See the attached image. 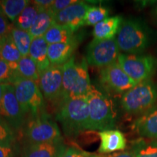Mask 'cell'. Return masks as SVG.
Instances as JSON below:
<instances>
[{"mask_svg":"<svg viewBox=\"0 0 157 157\" xmlns=\"http://www.w3.org/2000/svg\"><path fill=\"white\" fill-rule=\"evenodd\" d=\"M10 34L22 57L29 56L31 44L33 40L29 31L17 29L13 25H11Z\"/></svg>","mask_w":157,"mask_h":157,"instance_id":"23","label":"cell"},{"mask_svg":"<svg viewBox=\"0 0 157 157\" xmlns=\"http://www.w3.org/2000/svg\"><path fill=\"white\" fill-rule=\"evenodd\" d=\"M109 10L101 6H91L84 17V25H95L109 17Z\"/></svg>","mask_w":157,"mask_h":157,"instance_id":"28","label":"cell"},{"mask_svg":"<svg viewBox=\"0 0 157 157\" xmlns=\"http://www.w3.org/2000/svg\"><path fill=\"white\" fill-rule=\"evenodd\" d=\"M23 144L51 142L62 138L56 121L46 112L29 118L23 127Z\"/></svg>","mask_w":157,"mask_h":157,"instance_id":"7","label":"cell"},{"mask_svg":"<svg viewBox=\"0 0 157 157\" xmlns=\"http://www.w3.org/2000/svg\"><path fill=\"white\" fill-rule=\"evenodd\" d=\"M105 157H135V155L132 151H129L117 153V154L110 155V156Z\"/></svg>","mask_w":157,"mask_h":157,"instance_id":"36","label":"cell"},{"mask_svg":"<svg viewBox=\"0 0 157 157\" xmlns=\"http://www.w3.org/2000/svg\"><path fill=\"white\" fill-rule=\"evenodd\" d=\"M92 87L85 58L76 60L75 56H73L63 65V94L60 102L86 96Z\"/></svg>","mask_w":157,"mask_h":157,"instance_id":"3","label":"cell"},{"mask_svg":"<svg viewBox=\"0 0 157 157\" xmlns=\"http://www.w3.org/2000/svg\"><path fill=\"white\" fill-rule=\"evenodd\" d=\"M11 25L9 24L7 17L4 14H0V44L10 34Z\"/></svg>","mask_w":157,"mask_h":157,"instance_id":"33","label":"cell"},{"mask_svg":"<svg viewBox=\"0 0 157 157\" xmlns=\"http://www.w3.org/2000/svg\"><path fill=\"white\" fill-rule=\"evenodd\" d=\"M66 148L63 137L51 142L23 144L21 157H63Z\"/></svg>","mask_w":157,"mask_h":157,"instance_id":"14","label":"cell"},{"mask_svg":"<svg viewBox=\"0 0 157 157\" xmlns=\"http://www.w3.org/2000/svg\"><path fill=\"white\" fill-rule=\"evenodd\" d=\"M54 23V14L50 10L39 12L29 33L33 39L44 36L51 25Z\"/></svg>","mask_w":157,"mask_h":157,"instance_id":"21","label":"cell"},{"mask_svg":"<svg viewBox=\"0 0 157 157\" xmlns=\"http://www.w3.org/2000/svg\"><path fill=\"white\" fill-rule=\"evenodd\" d=\"M21 58L22 56L21 52L17 50L10 34H9L0 44V58L8 63L11 67L17 71V63Z\"/></svg>","mask_w":157,"mask_h":157,"instance_id":"22","label":"cell"},{"mask_svg":"<svg viewBox=\"0 0 157 157\" xmlns=\"http://www.w3.org/2000/svg\"><path fill=\"white\" fill-rule=\"evenodd\" d=\"M5 84L0 83V104H1L2 99L4 90H5Z\"/></svg>","mask_w":157,"mask_h":157,"instance_id":"38","label":"cell"},{"mask_svg":"<svg viewBox=\"0 0 157 157\" xmlns=\"http://www.w3.org/2000/svg\"><path fill=\"white\" fill-rule=\"evenodd\" d=\"M48 45L44 36L33 39L31 44L29 56L36 64L40 74L51 65L48 58Z\"/></svg>","mask_w":157,"mask_h":157,"instance_id":"19","label":"cell"},{"mask_svg":"<svg viewBox=\"0 0 157 157\" xmlns=\"http://www.w3.org/2000/svg\"><path fill=\"white\" fill-rule=\"evenodd\" d=\"M135 128L140 137L145 139L157 140V105L137 119Z\"/></svg>","mask_w":157,"mask_h":157,"instance_id":"17","label":"cell"},{"mask_svg":"<svg viewBox=\"0 0 157 157\" xmlns=\"http://www.w3.org/2000/svg\"><path fill=\"white\" fill-rule=\"evenodd\" d=\"M89 157H105V156H101V155H96V154H92L91 156H89Z\"/></svg>","mask_w":157,"mask_h":157,"instance_id":"39","label":"cell"},{"mask_svg":"<svg viewBox=\"0 0 157 157\" xmlns=\"http://www.w3.org/2000/svg\"><path fill=\"white\" fill-rule=\"evenodd\" d=\"M18 76L16 71L13 69L8 63L0 58V83L12 84Z\"/></svg>","mask_w":157,"mask_h":157,"instance_id":"30","label":"cell"},{"mask_svg":"<svg viewBox=\"0 0 157 157\" xmlns=\"http://www.w3.org/2000/svg\"><path fill=\"white\" fill-rule=\"evenodd\" d=\"M135 157H157V140L139 139L133 143Z\"/></svg>","mask_w":157,"mask_h":157,"instance_id":"26","label":"cell"},{"mask_svg":"<svg viewBox=\"0 0 157 157\" xmlns=\"http://www.w3.org/2000/svg\"><path fill=\"white\" fill-rule=\"evenodd\" d=\"M151 13H152V15L155 18V20L157 21V2H156L154 4V5H153L152 10H151Z\"/></svg>","mask_w":157,"mask_h":157,"instance_id":"37","label":"cell"},{"mask_svg":"<svg viewBox=\"0 0 157 157\" xmlns=\"http://www.w3.org/2000/svg\"><path fill=\"white\" fill-rule=\"evenodd\" d=\"M74 33L75 32L66 27L53 23L45 33L44 38L48 44L66 43L71 42L77 36Z\"/></svg>","mask_w":157,"mask_h":157,"instance_id":"20","label":"cell"},{"mask_svg":"<svg viewBox=\"0 0 157 157\" xmlns=\"http://www.w3.org/2000/svg\"><path fill=\"white\" fill-rule=\"evenodd\" d=\"M30 2L28 0H2L0 5L4 15L13 23Z\"/></svg>","mask_w":157,"mask_h":157,"instance_id":"24","label":"cell"},{"mask_svg":"<svg viewBox=\"0 0 157 157\" xmlns=\"http://www.w3.org/2000/svg\"><path fill=\"white\" fill-rule=\"evenodd\" d=\"M76 2H77L76 0H56V1H54L52 7H50V10L55 15L62 11L63 10L66 9L68 6L73 5Z\"/></svg>","mask_w":157,"mask_h":157,"instance_id":"32","label":"cell"},{"mask_svg":"<svg viewBox=\"0 0 157 157\" xmlns=\"http://www.w3.org/2000/svg\"><path fill=\"white\" fill-rule=\"evenodd\" d=\"M80 38L82 37L77 36L69 42L49 44L48 53L50 64L63 66L68 61L77 49L80 43Z\"/></svg>","mask_w":157,"mask_h":157,"instance_id":"15","label":"cell"},{"mask_svg":"<svg viewBox=\"0 0 157 157\" xmlns=\"http://www.w3.org/2000/svg\"><path fill=\"white\" fill-rule=\"evenodd\" d=\"M119 54L116 38L103 40L93 39L88 44L85 58L90 66L102 69L117 62Z\"/></svg>","mask_w":157,"mask_h":157,"instance_id":"9","label":"cell"},{"mask_svg":"<svg viewBox=\"0 0 157 157\" xmlns=\"http://www.w3.org/2000/svg\"><path fill=\"white\" fill-rule=\"evenodd\" d=\"M122 22L123 18L119 15L107 17L94 26V39L103 40L116 38Z\"/></svg>","mask_w":157,"mask_h":157,"instance_id":"18","label":"cell"},{"mask_svg":"<svg viewBox=\"0 0 157 157\" xmlns=\"http://www.w3.org/2000/svg\"><path fill=\"white\" fill-rule=\"evenodd\" d=\"M0 14H3V13H2V10L1 5H0Z\"/></svg>","mask_w":157,"mask_h":157,"instance_id":"40","label":"cell"},{"mask_svg":"<svg viewBox=\"0 0 157 157\" xmlns=\"http://www.w3.org/2000/svg\"><path fill=\"white\" fill-rule=\"evenodd\" d=\"M17 73L21 77L32 80L38 83L40 73L36 64L30 56L22 57L17 63Z\"/></svg>","mask_w":157,"mask_h":157,"instance_id":"25","label":"cell"},{"mask_svg":"<svg viewBox=\"0 0 157 157\" xmlns=\"http://www.w3.org/2000/svg\"><path fill=\"white\" fill-rule=\"evenodd\" d=\"M18 154L19 148L17 145H0V157H17Z\"/></svg>","mask_w":157,"mask_h":157,"instance_id":"31","label":"cell"},{"mask_svg":"<svg viewBox=\"0 0 157 157\" xmlns=\"http://www.w3.org/2000/svg\"><path fill=\"white\" fill-rule=\"evenodd\" d=\"M86 96L90 111L87 130L101 132L113 129L117 120V111L112 100L94 86Z\"/></svg>","mask_w":157,"mask_h":157,"instance_id":"4","label":"cell"},{"mask_svg":"<svg viewBox=\"0 0 157 157\" xmlns=\"http://www.w3.org/2000/svg\"><path fill=\"white\" fill-rule=\"evenodd\" d=\"M12 85L25 115L33 118L46 112L44 96L36 82L18 76Z\"/></svg>","mask_w":157,"mask_h":157,"instance_id":"6","label":"cell"},{"mask_svg":"<svg viewBox=\"0 0 157 157\" xmlns=\"http://www.w3.org/2000/svg\"><path fill=\"white\" fill-rule=\"evenodd\" d=\"M117 62L124 71L137 83L151 79L157 68V58L150 54L120 53Z\"/></svg>","mask_w":157,"mask_h":157,"instance_id":"8","label":"cell"},{"mask_svg":"<svg viewBox=\"0 0 157 157\" xmlns=\"http://www.w3.org/2000/svg\"><path fill=\"white\" fill-rule=\"evenodd\" d=\"M0 117L14 131L21 130L26 123V115L17 101L12 84L5 85V90L0 104Z\"/></svg>","mask_w":157,"mask_h":157,"instance_id":"10","label":"cell"},{"mask_svg":"<svg viewBox=\"0 0 157 157\" xmlns=\"http://www.w3.org/2000/svg\"><path fill=\"white\" fill-rule=\"evenodd\" d=\"M38 13V10L31 2L30 4L23 10L21 15L17 17L13 25L17 29L29 31Z\"/></svg>","mask_w":157,"mask_h":157,"instance_id":"27","label":"cell"},{"mask_svg":"<svg viewBox=\"0 0 157 157\" xmlns=\"http://www.w3.org/2000/svg\"><path fill=\"white\" fill-rule=\"evenodd\" d=\"M37 84L45 99L60 103L63 94V66L50 65L40 74Z\"/></svg>","mask_w":157,"mask_h":157,"instance_id":"12","label":"cell"},{"mask_svg":"<svg viewBox=\"0 0 157 157\" xmlns=\"http://www.w3.org/2000/svg\"><path fill=\"white\" fill-rule=\"evenodd\" d=\"M157 84L151 79L137 83L121 96V105L129 114L137 115L146 113L156 105Z\"/></svg>","mask_w":157,"mask_h":157,"instance_id":"5","label":"cell"},{"mask_svg":"<svg viewBox=\"0 0 157 157\" xmlns=\"http://www.w3.org/2000/svg\"><path fill=\"white\" fill-rule=\"evenodd\" d=\"M90 7L85 2L77 1L55 14L54 23L76 32L79 28L84 26V17Z\"/></svg>","mask_w":157,"mask_h":157,"instance_id":"13","label":"cell"},{"mask_svg":"<svg viewBox=\"0 0 157 157\" xmlns=\"http://www.w3.org/2000/svg\"><path fill=\"white\" fill-rule=\"evenodd\" d=\"M100 81L105 90L119 95H123L137 84L124 71L117 61L102 68Z\"/></svg>","mask_w":157,"mask_h":157,"instance_id":"11","label":"cell"},{"mask_svg":"<svg viewBox=\"0 0 157 157\" xmlns=\"http://www.w3.org/2000/svg\"><path fill=\"white\" fill-rule=\"evenodd\" d=\"M31 2L36 7L39 12H41L50 10L54 1L52 0H34Z\"/></svg>","mask_w":157,"mask_h":157,"instance_id":"35","label":"cell"},{"mask_svg":"<svg viewBox=\"0 0 157 157\" xmlns=\"http://www.w3.org/2000/svg\"><path fill=\"white\" fill-rule=\"evenodd\" d=\"M89 113L87 96H81L60 102L56 119L61 124L66 137L76 138L82 132L87 130Z\"/></svg>","mask_w":157,"mask_h":157,"instance_id":"2","label":"cell"},{"mask_svg":"<svg viewBox=\"0 0 157 157\" xmlns=\"http://www.w3.org/2000/svg\"><path fill=\"white\" fill-rule=\"evenodd\" d=\"M93 154L85 151L75 147H68L66 148L63 157H89Z\"/></svg>","mask_w":157,"mask_h":157,"instance_id":"34","label":"cell"},{"mask_svg":"<svg viewBox=\"0 0 157 157\" xmlns=\"http://www.w3.org/2000/svg\"><path fill=\"white\" fill-rule=\"evenodd\" d=\"M0 145H16V135L4 119L0 117Z\"/></svg>","mask_w":157,"mask_h":157,"instance_id":"29","label":"cell"},{"mask_svg":"<svg viewBox=\"0 0 157 157\" xmlns=\"http://www.w3.org/2000/svg\"><path fill=\"white\" fill-rule=\"evenodd\" d=\"M116 39L123 53L140 55L154 43L156 34L140 19L129 18L123 21Z\"/></svg>","mask_w":157,"mask_h":157,"instance_id":"1","label":"cell"},{"mask_svg":"<svg viewBox=\"0 0 157 157\" xmlns=\"http://www.w3.org/2000/svg\"><path fill=\"white\" fill-rule=\"evenodd\" d=\"M98 135L101 139V144L98 148L100 154H110L126 148V137L118 129L101 131L98 132Z\"/></svg>","mask_w":157,"mask_h":157,"instance_id":"16","label":"cell"}]
</instances>
